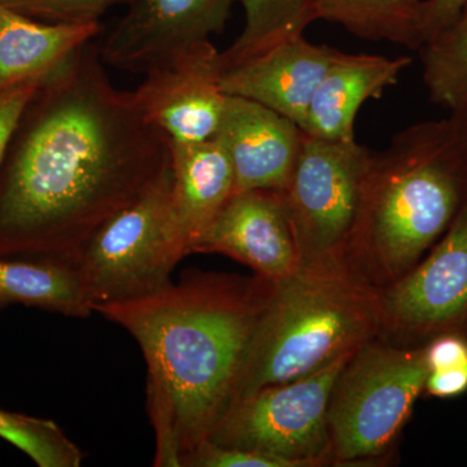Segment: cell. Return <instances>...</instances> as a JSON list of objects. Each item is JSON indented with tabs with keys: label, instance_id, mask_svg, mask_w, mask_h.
Instances as JSON below:
<instances>
[{
	"label": "cell",
	"instance_id": "cell-11",
	"mask_svg": "<svg viewBox=\"0 0 467 467\" xmlns=\"http://www.w3.org/2000/svg\"><path fill=\"white\" fill-rule=\"evenodd\" d=\"M235 0H129L99 48L104 64L146 73L225 30Z\"/></svg>",
	"mask_w": 467,
	"mask_h": 467
},
{
	"label": "cell",
	"instance_id": "cell-13",
	"mask_svg": "<svg viewBox=\"0 0 467 467\" xmlns=\"http://www.w3.org/2000/svg\"><path fill=\"white\" fill-rule=\"evenodd\" d=\"M300 126L247 98L226 95L213 140L232 162L235 192H285L303 147Z\"/></svg>",
	"mask_w": 467,
	"mask_h": 467
},
{
	"label": "cell",
	"instance_id": "cell-30",
	"mask_svg": "<svg viewBox=\"0 0 467 467\" xmlns=\"http://www.w3.org/2000/svg\"><path fill=\"white\" fill-rule=\"evenodd\" d=\"M404 2L410 3V5H414V3H417L418 0H404Z\"/></svg>",
	"mask_w": 467,
	"mask_h": 467
},
{
	"label": "cell",
	"instance_id": "cell-2",
	"mask_svg": "<svg viewBox=\"0 0 467 467\" xmlns=\"http://www.w3.org/2000/svg\"><path fill=\"white\" fill-rule=\"evenodd\" d=\"M272 287L257 275L192 272L142 299L95 306L142 349L155 466H182L232 407Z\"/></svg>",
	"mask_w": 467,
	"mask_h": 467
},
{
	"label": "cell",
	"instance_id": "cell-6",
	"mask_svg": "<svg viewBox=\"0 0 467 467\" xmlns=\"http://www.w3.org/2000/svg\"><path fill=\"white\" fill-rule=\"evenodd\" d=\"M430 368L425 349H402L368 340L346 362L328 401L334 462L382 456L401 431Z\"/></svg>",
	"mask_w": 467,
	"mask_h": 467
},
{
	"label": "cell",
	"instance_id": "cell-7",
	"mask_svg": "<svg viewBox=\"0 0 467 467\" xmlns=\"http://www.w3.org/2000/svg\"><path fill=\"white\" fill-rule=\"evenodd\" d=\"M349 358L299 379L264 387L233 402L207 441L257 451L284 461L288 467L333 461L328 401L335 380Z\"/></svg>",
	"mask_w": 467,
	"mask_h": 467
},
{
	"label": "cell",
	"instance_id": "cell-24",
	"mask_svg": "<svg viewBox=\"0 0 467 467\" xmlns=\"http://www.w3.org/2000/svg\"><path fill=\"white\" fill-rule=\"evenodd\" d=\"M192 467H288L284 461L257 451L220 447L211 441L202 442L198 450L182 461Z\"/></svg>",
	"mask_w": 467,
	"mask_h": 467
},
{
	"label": "cell",
	"instance_id": "cell-15",
	"mask_svg": "<svg viewBox=\"0 0 467 467\" xmlns=\"http://www.w3.org/2000/svg\"><path fill=\"white\" fill-rule=\"evenodd\" d=\"M407 57L346 54L335 61L310 101L304 134L330 142L355 140V119L362 104L382 97L410 66Z\"/></svg>",
	"mask_w": 467,
	"mask_h": 467
},
{
	"label": "cell",
	"instance_id": "cell-27",
	"mask_svg": "<svg viewBox=\"0 0 467 467\" xmlns=\"http://www.w3.org/2000/svg\"><path fill=\"white\" fill-rule=\"evenodd\" d=\"M430 371L451 370L467 367V342L454 335L438 337L425 348Z\"/></svg>",
	"mask_w": 467,
	"mask_h": 467
},
{
	"label": "cell",
	"instance_id": "cell-29",
	"mask_svg": "<svg viewBox=\"0 0 467 467\" xmlns=\"http://www.w3.org/2000/svg\"><path fill=\"white\" fill-rule=\"evenodd\" d=\"M450 117L453 119L457 128H459L460 133L462 134L463 140H465L467 144V101L451 109Z\"/></svg>",
	"mask_w": 467,
	"mask_h": 467
},
{
	"label": "cell",
	"instance_id": "cell-9",
	"mask_svg": "<svg viewBox=\"0 0 467 467\" xmlns=\"http://www.w3.org/2000/svg\"><path fill=\"white\" fill-rule=\"evenodd\" d=\"M131 91L147 121L177 143L213 140L225 109L220 52L211 41L196 43L159 64Z\"/></svg>",
	"mask_w": 467,
	"mask_h": 467
},
{
	"label": "cell",
	"instance_id": "cell-4",
	"mask_svg": "<svg viewBox=\"0 0 467 467\" xmlns=\"http://www.w3.org/2000/svg\"><path fill=\"white\" fill-rule=\"evenodd\" d=\"M382 327L377 288L346 260L301 264L273 284L234 402L349 358Z\"/></svg>",
	"mask_w": 467,
	"mask_h": 467
},
{
	"label": "cell",
	"instance_id": "cell-18",
	"mask_svg": "<svg viewBox=\"0 0 467 467\" xmlns=\"http://www.w3.org/2000/svg\"><path fill=\"white\" fill-rule=\"evenodd\" d=\"M18 304L67 317L94 313L78 270L70 264L0 257V308Z\"/></svg>",
	"mask_w": 467,
	"mask_h": 467
},
{
	"label": "cell",
	"instance_id": "cell-14",
	"mask_svg": "<svg viewBox=\"0 0 467 467\" xmlns=\"http://www.w3.org/2000/svg\"><path fill=\"white\" fill-rule=\"evenodd\" d=\"M342 54L296 36L223 70L221 88L281 113L301 129L318 86Z\"/></svg>",
	"mask_w": 467,
	"mask_h": 467
},
{
	"label": "cell",
	"instance_id": "cell-21",
	"mask_svg": "<svg viewBox=\"0 0 467 467\" xmlns=\"http://www.w3.org/2000/svg\"><path fill=\"white\" fill-rule=\"evenodd\" d=\"M430 100L450 110L467 101V5L420 48Z\"/></svg>",
	"mask_w": 467,
	"mask_h": 467
},
{
	"label": "cell",
	"instance_id": "cell-28",
	"mask_svg": "<svg viewBox=\"0 0 467 467\" xmlns=\"http://www.w3.org/2000/svg\"><path fill=\"white\" fill-rule=\"evenodd\" d=\"M425 389L435 398H453L467 391V367L430 371Z\"/></svg>",
	"mask_w": 467,
	"mask_h": 467
},
{
	"label": "cell",
	"instance_id": "cell-16",
	"mask_svg": "<svg viewBox=\"0 0 467 467\" xmlns=\"http://www.w3.org/2000/svg\"><path fill=\"white\" fill-rule=\"evenodd\" d=\"M178 223L192 254L235 192L232 162L214 140H169Z\"/></svg>",
	"mask_w": 467,
	"mask_h": 467
},
{
	"label": "cell",
	"instance_id": "cell-25",
	"mask_svg": "<svg viewBox=\"0 0 467 467\" xmlns=\"http://www.w3.org/2000/svg\"><path fill=\"white\" fill-rule=\"evenodd\" d=\"M467 0H418L414 5L416 29L420 47L459 16Z\"/></svg>",
	"mask_w": 467,
	"mask_h": 467
},
{
	"label": "cell",
	"instance_id": "cell-22",
	"mask_svg": "<svg viewBox=\"0 0 467 467\" xmlns=\"http://www.w3.org/2000/svg\"><path fill=\"white\" fill-rule=\"evenodd\" d=\"M0 438L27 454L39 467H78L84 453L51 420L0 409Z\"/></svg>",
	"mask_w": 467,
	"mask_h": 467
},
{
	"label": "cell",
	"instance_id": "cell-23",
	"mask_svg": "<svg viewBox=\"0 0 467 467\" xmlns=\"http://www.w3.org/2000/svg\"><path fill=\"white\" fill-rule=\"evenodd\" d=\"M129 0H0L17 14L47 24L100 23L110 8L128 5Z\"/></svg>",
	"mask_w": 467,
	"mask_h": 467
},
{
	"label": "cell",
	"instance_id": "cell-17",
	"mask_svg": "<svg viewBox=\"0 0 467 467\" xmlns=\"http://www.w3.org/2000/svg\"><path fill=\"white\" fill-rule=\"evenodd\" d=\"M100 32V23H41L0 5V94L48 75Z\"/></svg>",
	"mask_w": 467,
	"mask_h": 467
},
{
	"label": "cell",
	"instance_id": "cell-19",
	"mask_svg": "<svg viewBox=\"0 0 467 467\" xmlns=\"http://www.w3.org/2000/svg\"><path fill=\"white\" fill-rule=\"evenodd\" d=\"M244 26L227 50L220 52L223 70L303 36L317 21L313 0H241Z\"/></svg>",
	"mask_w": 467,
	"mask_h": 467
},
{
	"label": "cell",
	"instance_id": "cell-8",
	"mask_svg": "<svg viewBox=\"0 0 467 467\" xmlns=\"http://www.w3.org/2000/svg\"><path fill=\"white\" fill-rule=\"evenodd\" d=\"M373 150L304 134L285 202L301 264L346 260Z\"/></svg>",
	"mask_w": 467,
	"mask_h": 467
},
{
	"label": "cell",
	"instance_id": "cell-3",
	"mask_svg": "<svg viewBox=\"0 0 467 467\" xmlns=\"http://www.w3.org/2000/svg\"><path fill=\"white\" fill-rule=\"evenodd\" d=\"M467 201V144L451 117L411 125L371 153L346 261L374 288L422 260Z\"/></svg>",
	"mask_w": 467,
	"mask_h": 467
},
{
	"label": "cell",
	"instance_id": "cell-26",
	"mask_svg": "<svg viewBox=\"0 0 467 467\" xmlns=\"http://www.w3.org/2000/svg\"><path fill=\"white\" fill-rule=\"evenodd\" d=\"M46 76L23 82L0 94V164L21 113Z\"/></svg>",
	"mask_w": 467,
	"mask_h": 467
},
{
	"label": "cell",
	"instance_id": "cell-10",
	"mask_svg": "<svg viewBox=\"0 0 467 467\" xmlns=\"http://www.w3.org/2000/svg\"><path fill=\"white\" fill-rule=\"evenodd\" d=\"M382 324L425 334L467 317V201L429 256L378 290Z\"/></svg>",
	"mask_w": 467,
	"mask_h": 467
},
{
	"label": "cell",
	"instance_id": "cell-5",
	"mask_svg": "<svg viewBox=\"0 0 467 467\" xmlns=\"http://www.w3.org/2000/svg\"><path fill=\"white\" fill-rule=\"evenodd\" d=\"M189 254L175 212L169 162L137 201L92 234L73 266L95 308L162 290L171 284L174 267Z\"/></svg>",
	"mask_w": 467,
	"mask_h": 467
},
{
	"label": "cell",
	"instance_id": "cell-12",
	"mask_svg": "<svg viewBox=\"0 0 467 467\" xmlns=\"http://www.w3.org/2000/svg\"><path fill=\"white\" fill-rule=\"evenodd\" d=\"M193 254H220L278 284L301 265L285 192H234Z\"/></svg>",
	"mask_w": 467,
	"mask_h": 467
},
{
	"label": "cell",
	"instance_id": "cell-20",
	"mask_svg": "<svg viewBox=\"0 0 467 467\" xmlns=\"http://www.w3.org/2000/svg\"><path fill=\"white\" fill-rule=\"evenodd\" d=\"M317 20L346 27L368 41H389L420 50L414 5L404 0H313Z\"/></svg>",
	"mask_w": 467,
	"mask_h": 467
},
{
	"label": "cell",
	"instance_id": "cell-1",
	"mask_svg": "<svg viewBox=\"0 0 467 467\" xmlns=\"http://www.w3.org/2000/svg\"><path fill=\"white\" fill-rule=\"evenodd\" d=\"M171 162L167 135L117 90L88 42L43 78L0 164V257L73 265Z\"/></svg>",
	"mask_w": 467,
	"mask_h": 467
}]
</instances>
